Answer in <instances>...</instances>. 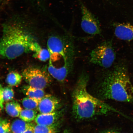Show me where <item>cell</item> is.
Here are the masks:
<instances>
[{"instance_id": "1", "label": "cell", "mask_w": 133, "mask_h": 133, "mask_svg": "<svg viewBox=\"0 0 133 133\" xmlns=\"http://www.w3.org/2000/svg\"><path fill=\"white\" fill-rule=\"evenodd\" d=\"M89 79L87 74H81L73 91L72 112L75 118L83 120L116 113L133 121L132 118L90 94L87 89Z\"/></svg>"}, {"instance_id": "2", "label": "cell", "mask_w": 133, "mask_h": 133, "mask_svg": "<svg viewBox=\"0 0 133 133\" xmlns=\"http://www.w3.org/2000/svg\"><path fill=\"white\" fill-rule=\"evenodd\" d=\"M96 94L97 98L102 100L133 103V85L126 66L118 65L104 74L97 86Z\"/></svg>"}, {"instance_id": "3", "label": "cell", "mask_w": 133, "mask_h": 133, "mask_svg": "<svg viewBox=\"0 0 133 133\" xmlns=\"http://www.w3.org/2000/svg\"><path fill=\"white\" fill-rule=\"evenodd\" d=\"M34 41L32 36L19 23H8L3 26L0 39V55L8 59H15L30 51V47Z\"/></svg>"}, {"instance_id": "4", "label": "cell", "mask_w": 133, "mask_h": 133, "mask_svg": "<svg viewBox=\"0 0 133 133\" xmlns=\"http://www.w3.org/2000/svg\"><path fill=\"white\" fill-rule=\"evenodd\" d=\"M116 57L112 41H106L101 43L91 51L90 62L107 69L112 65Z\"/></svg>"}, {"instance_id": "5", "label": "cell", "mask_w": 133, "mask_h": 133, "mask_svg": "<svg viewBox=\"0 0 133 133\" xmlns=\"http://www.w3.org/2000/svg\"><path fill=\"white\" fill-rule=\"evenodd\" d=\"M22 76L29 85L44 89L52 81V76L48 71L39 68L29 67L22 72Z\"/></svg>"}, {"instance_id": "6", "label": "cell", "mask_w": 133, "mask_h": 133, "mask_svg": "<svg viewBox=\"0 0 133 133\" xmlns=\"http://www.w3.org/2000/svg\"><path fill=\"white\" fill-rule=\"evenodd\" d=\"M47 45L50 55V61L56 62L62 58L64 63H69V49L64 40L57 36H51L48 39Z\"/></svg>"}, {"instance_id": "7", "label": "cell", "mask_w": 133, "mask_h": 133, "mask_svg": "<svg viewBox=\"0 0 133 133\" xmlns=\"http://www.w3.org/2000/svg\"><path fill=\"white\" fill-rule=\"evenodd\" d=\"M81 26L83 30L89 35L100 34V24L97 18L84 4H81Z\"/></svg>"}, {"instance_id": "8", "label": "cell", "mask_w": 133, "mask_h": 133, "mask_svg": "<svg viewBox=\"0 0 133 133\" xmlns=\"http://www.w3.org/2000/svg\"><path fill=\"white\" fill-rule=\"evenodd\" d=\"M61 101L57 98L50 94L46 95L39 101L37 110L40 114H49L60 109Z\"/></svg>"}, {"instance_id": "9", "label": "cell", "mask_w": 133, "mask_h": 133, "mask_svg": "<svg viewBox=\"0 0 133 133\" xmlns=\"http://www.w3.org/2000/svg\"><path fill=\"white\" fill-rule=\"evenodd\" d=\"M65 111V109H60L49 114H39L37 115L35 122L39 125L50 126L61 120Z\"/></svg>"}, {"instance_id": "10", "label": "cell", "mask_w": 133, "mask_h": 133, "mask_svg": "<svg viewBox=\"0 0 133 133\" xmlns=\"http://www.w3.org/2000/svg\"><path fill=\"white\" fill-rule=\"evenodd\" d=\"M113 26L115 35L119 39L129 41L133 40V25L128 23H115Z\"/></svg>"}, {"instance_id": "11", "label": "cell", "mask_w": 133, "mask_h": 133, "mask_svg": "<svg viewBox=\"0 0 133 133\" xmlns=\"http://www.w3.org/2000/svg\"><path fill=\"white\" fill-rule=\"evenodd\" d=\"M69 63H64L61 67L56 68L49 61L48 71L53 78L59 82H64L69 74Z\"/></svg>"}, {"instance_id": "12", "label": "cell", "mask_w": 133, "mask_h": 133, "mask_svg": "<svg viewBox=\"0 0 133 133\" xmlns=\"http://www.w3.org/2000/svg\"><path fill=\"white\" fill-rule=\"evenodd\" d=\"M30 51L34 53L33 56L40 61L45 62L50 59V55L48 49H43L36 41L33 42L30 47Z\"/></svg>"}, {"instance_id": "13", "label": "cell", "mask_w": 133, "mask_h": 133, "mask_svg": "<svg viewBox=\"0 0 133 133\" xmlns=\"http://www.w3.org/2000/svg\"><path fill=\"white\" fill-rule=\"evenodd\" d=\"M23 91L28 97L40 101L45 95L44 89L34 88L29 85L25 86L23 88Z\"/></svg>"}, {"instance_id": "14", "label": "cell", "mask_w": 133, "mask_h": 133, "mask_svg": "<svg viewBox=\"0 0 133 133\" xmlns=\"http://www.w3.org/2000/svg\"><path fill=\"white\" fill-rule=\"evenodd\" d=\"M62 123L61 119L52 125L45 126L37 124L35 126L34 133H57Z\"/></svg>"}, {"instance_id": "15", "label": "cell", "mask_w": 133, "mask_h": 133, "mask_svg": "<svg viewBox=\"0 0 133 133\" xmlns=\"http://www.w3.org/2000/svg\"><path fill=\"white\" fill-rule=\"evenodd\" d=\"M5 109L8 115L14 117H19L22 110L19 103L14 101L6 102Z\"/></svg>"}, {"instance_id": "16", "label": "cell", "mask_w": 133, "mask_h": 133, "mask_svg": "<svg viewBox=\"0 0 133 133\" xmlns=\"http://www.w3.org/2000/svg\"><path fill=\"white\" fill-rule=\"evenodd\" d=\"M33 123L26 122L21 119H17L13 121L11 126L13 133H23Z\"/></svg>"}, {"instance_id": "17", "label": "cell", "mask_w": 133, "mask_h": 133, "mask_svg": "<svg viewBox=\"0 0 133 133\" xmlns=\"http://www.w3.org/2000/svg\"><path fill=\"white\" fill-rule=\"evenodd\" d=\"M22 76L19 73L12 71L9 73L6 78V82L11 86H16L20 84Z\"/></svg>"}, {"instance_id": "18", "label": "cell", "mask_w": 133, "mask_h": 133, "mask_svg": "<svg viewBox=\"0 0 133 133\" xmlns=\"http://www.w3.org/2000/svg\"><path fill=\"white\" fill-rule=\"evenodd\" d=\"M37 116V112L35 110H22L19 116L22 120L27 122H31L35 120Z\"/></svg>"}, {"instance_id": "19", "label": "cell", "mask_w": 133, "mask_h": 133, "mask_svg": "<svg viewBox=\"0 0 133 133\" xmlns=\"http://www.w3.org/2000/svg\"><path fill=\"white\" fill-rule=\"evenodd\" d=\"M40 100L28 97L24 98L22 102L25 109L35 110L37 109Z\"/></svg>"}, {"instance_id": "20", "label": "cell", "mask_w": 133, "mask_h": 133, "mask_svg": "<svg viewBox=\"0 0 133 133\" xmlns=\"http://www.w3.org/2000/svg\"><path fill=\"white\" fill-rule=\"evenodd\" d=\"M2 96L4 102H7L13 99L14 96V93L13 89L10 87L3 88Z\"/></svg>"}, {"instance_id": "21", "label": "cell", "mask_w": 133, "mask_h": 133, "mask_svg": "<svg viewBox=\"0 0 133 133\" xmlns=\"http://www.w3.org/2000/svg\"><path fill=\"white\" fill-rule=\"evenodd\" d=\"M11 130L10 123L6 119H2L0 124V133H5Z\"/></svg>"}, {"instance_id": "22", "label": "cell", "mask_w": 133, "mask_h": 133, "mask_svg": "<svg viewBox=\"0 0 133 133\" xmlns=\"http://www.w3.org/2000/svg\"><path fill=\"white\" fill-rule=\"evenodd\" d=\"M3 88L0 84V112L4 108L3 103L4 101L3 100L2 96V89Z\"/></svg>"}, {"instance_id": "23", "label": "cell", "mask_w": 133, "mask_h": 133, "mask_svg": "<svg viewBox=\"0 0 133 133\" xmlns=\"http://www.w3.org/2000/svg\"><path fill=\"white\" fill-rule=\"evenodd\" d=\"M35 124L33 123L23 133H34Z\"/></svg>"}, {"instance_id": "24", "label": "cell", "mask_w": 133, "mask_h": 133, "mask_svg": "<svg viewBox=\"0 0 133 133\" xmlns=\"http://www.w3.org/2000/svg\"><path fill=\"white\" fill-rule=\"evenodd\" d=\"M119 131L116 129H110L101 131L99 133H119Z\"/></svg>"}, {"instance_id": "25", "label": "cell", "mask_w": 133, "mask_h": 133, "mask_svg": "<svg viewBox=\"0 0 133 133\" xmlns=\"http://www.w3.org/2000/svg\"><path fill=\"white\" fill-rule=\"evenodd\" d=\"M35 4L39 7L42 8V0H31Z\"/></svg>"}, {"instance_id": "26", "label": "cell", "mask_w": 133, "mask_h": 133, "mask_svg": "<svg viewBox=\"0 0 133 133\" xmlns=\"http://www.w3.org/2000/svg\"><path fill=\"white\" fill-rule=\"evenodd\" d=\"M62 133H72L71 131L68 129H66L63 131Z\"/></svg>"}, {"instance_id": "27", "label": "cell", "mask_w": 133, "mask_h": 133, "mask_svg": "<svg viewBox=\"0 0 133 133\" xmlns=\"http://www.w3.org/2000/svg\"><path fill=\"white\" fill-rule=\"evenodd\" d=\"M2 119H0V124H1V121H2Z\"/></svg>"}, {"instance_id": "28", "label": "cell", "mask_w": 133, "mask_h": 133, "mask_svg": "<svg viewBox=\"0 0 133 133\" xmlns=\"http://www.w3.org/2000/svg\"><path fill=\"white\" fill-rule=\"evenodd\" d=\"M5 133H11L10 132H6Z\"/></svg>"}, {"instance_id": "29", "label": "cell", "mask_w": 133, "mask_h": 133, "mask_svg": "<svg viewBox=\"0 0 133 133\" xmlns=\"http://www.w3.org/2000/svg\"><path fill=\"white\" fill-rule=\"evenodd\" d=\"M119 133H126L121 132H119Z\"/></svg>"}, {"instance_id": "30", "label": "cell", "mask_w": 133, "mask_h": 133, "mask_svg": "<svg viewBox=\"0 0 133 133\" xmlns=\"http://www.w3.org/2000/svg\"><path fill=\"white\" fill-rule=\"evenodd\" d=\"M1 1V0H0V1Z\"/></svg>"}]
</instances>
